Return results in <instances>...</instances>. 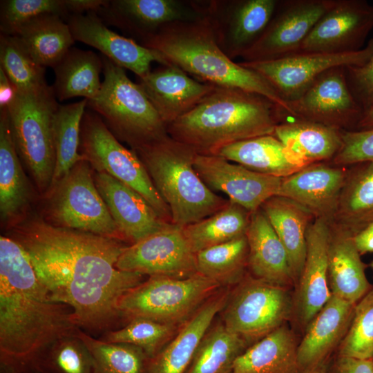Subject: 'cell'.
<instances>
[{
  "mask_svg": "<svg viewBox=\"0 0 373 373\" xmlns=\"http://www.w3.org/2000/svg\"><path fill=\"white\" fill-rule=\"evenodd\" d=\"M9 230L50 297L71 308L82 330L110 331L122 318L119 299L144 281V275L116 267L128 246L124 241L55 227L36 214H26Z\"/></svg>",
  "mask_w": 373,
  "mask_h": 373,
  "instance_id": "cell-1",
  "label": "cell"
},
{
  "mask_svg": "<svg viewBox=\"0 0 373 373\" xmlns=\"http://www.w3.org/2000/svg\"><path fill=\"white\" fill-rule=\"evenodd\" d=\"M79 329L71 308L50 297L22 247L1 236V373L35 367L54 343Z\"/></svg>",
  "mask_w": 373,
  "mask_h": 373,
  "instance_id": "cell-2",
  "label": "cell"
},
{
  "mask_svg": "<svg viewBox=\"0 0 373 373\" xmlns=\"http://www.w3.org/2000/svg\"><path fill=\"white\" fill-rule=\"evenodd\" d=\"M289 115L267 97L215 86L190 111L167 126L173 140L198 154L213 155L227 145L272 135Z\"/></svg>",
  "mask_w": 373,
  "mask_h": 373,
  "instance_id": "cell-3",
  "label": "cell"
},
{
  "mask_svg": "<svg viewBox=\"0 0 373 373\" xmlns=\"http://www.w3.org/2000/svg\"><path fill=\"white\" fill-rule=\"evenodd\" d=\"M143 44L158 52L167 65L178 66L201 82L260 95L292 115L287 102L262 75L234 62L224 52L208 15L195 21L164 26Z\"/></svg>",
  "mask_w": 373,
  "mask_h": 373,
  "instance_id": "cell-4",
  "label": "cell"
},
{
  "mask_svg": "<svg viewBox=\"0 0 373 373\" xmlns=\"http://www.w3.org/2000/svg\"><path fill=\"white\" fill-rule=\"evenodd\" d=\"M133 151L169 207L173 224L195 223L227 204L202 181L193 165L196 153L189 146L169 136Z\"/></svg>",
  "mask_w": 373,
  "mask_h": 373,
  "instance_id": "cell-5",
  "label": "cell"
},
{
  "mask_svg": "<svg viewBox=\"0 0 373 373\" xmlns=\"http://www.w3.org/2000/svg\"><path fill=\"white\" fill-rule=\"evenodd\" d=\"M102 59L104 81L87 106L132 150L168 137L166 125L141 86L128 77L123 68L104 56Z\"/></svg>",
  "mask_w": 373,
  "mask_h": 373,
  "instance_id": "cell-6",
  "label": "cell"
},
{
  "mask_svg": "<svg viewBox=\"0 0 373 373\" xmlns=\"http://www.w3.org/2000/svg\"><path fill=\"white\" fill-rule=\"evenodd\" d=\"M52 86L18 91L8 114L19 157L30 171L39 191L50 188L55 165L52 124L59 104Z\"/></svg>",
  "mask_w": 373,
  "mask_h": 373,
  "instance_id": "cell-7",
  "label": "cell"
},
{
  "mask_svg": "<svg viewBox=\"0 0 373 373\" xmlns=\"http://www.w3.org/2000/svg\"><path fill=\"white\" fill-rule=\"evenodd\" d=\"M84 158L44 195L41 216L48 223L124 241Z\"/></svg>",
  "mask_w": 373,
  "mask_h": 373,
  "instance_id": "cell-8",
  "label": "cell"
},
{
  "mask_svg": "<svg viewBox=\"0 0 373 373\" xmlns=\"http://www.w3.org/2000/svg\"><path fill=\"white\" fill-rule=\"evenodd\" d=\"M221 285L198 273L184 278L151 276L127 291L117 308L122 318H144L166 324L186 321Z\"/></svg>",
  "mask_w": 373,
  "mask_h": 373,
  "instance_id": "cell-9",
  "label": "cell"
},
{
  "mask_svg": "<svg viewBox=\"0 0 373 373\" xmlns=\"http://www.w3.org/2000/svg\"><path fill=\"white\" fill-rule=\"evenodd\" d=\"M79 151L95 171L104 172L135 190L164 220L171 223L169 208L138 155L119 142L96 113L84 114Z\"/></svg>",
  "mask_w": 373,
  "mask_h": 373,
  "instance_id": "cell-10",
  "label": "cell"
},
{
  "mask_svg": "<svg viewBox=\"0 0 373 373\" xmlns=\"http://www.w3.org/2000/svg\"><path fill=\"white\" fill-rule=\"evenodd\" d=\"M292 290L274 285L248 271L229 292L222 322L249 345L289 322Z\"/></svg>",
  "mask_w": 373,
  "mask_h": 373,
  "instance_id": "cell-11",
  "label": "cell"
},
{
  "mask_svg": "<svg viewBox=\"0 0 373 373\" xmlns=\"http://www.w3.org/2000/svg\"><path fill=\"white\" fill-rule=\"evenodd\" d=\"M373 54V39L360 50L340 54L297 52L277 59L240 64L262 75L287 102L299 97L325 71L337 66H360Z\"/></svg>",
  "mask_w": 373,
  "mask_h": 373,
  "instance_id": "cell-12",
  "label": "cell"
},
{
  "mask_svg": "<svg viewBox=\"0 0 373 373\" xmlns=\"http://www.w3.org/2000/svg\"><path fill=\"white\" fill-rule=\"evenodd\" d=\"M334 2V0L278 1L262 35L240 57L244 61H262L296 53Z\"/></svg>",
  "mask_w": 373,
  "mask_h": 373,
  "instance_id": "cell-13",
  "label": "cell"
},
{
  "mask_svg": "<svg viewBox=\"0 0 373 373\" xmlns=\"http://www.w3.org/2000/svg\"><path fill=\"white\" fill-rule=\"evenodd\" d=\"M116 267L149 276L184 278L197 274L195 254L183 227L173 224L129 245L118 258Z\"/></svg>",
  "mask_w": 373,
  "mask_h": 373,
  "instance_id": "cell-14",
  "label": "cell"
},
{
  "mask_svg": "<svg viewBox=\"0 0 373 373\" xmlns=\"http://www.w3.org/2000/svg\"><path fill=\"white\" fill-rule=\"evenodd\" d=\"M345 67L325 71L299 97L287 102L291 117L340 130H356L363 110L348 86Z\"/></svg>",
  "mask_w": 373,
  "mask_h": 373,
  "instance_id": "cell-15",
  "label": "cell"
},
{
  "mask_svg": "<svg viewBox=\"0 0 373 373\" xmlns=\"http://www.w3.org/2000/svg\"><path fill=\"white\" fill-rule=\"evenodd\" d=\"M329 223L316 218L307 230L305 260L292 290L289 323L296 333L303 334L332 296L327 278Z\"/></svg>",
  "mask_w": 373,
  "mask_h": 373,
  "instance_id": "cell-16",
  "label": "cell"
},
{
  "mask_svg": "<svg viewBox=\"0 0 373 373\" xmlns=\"http://www.w3.org/2000/svg\"><path fill=\"white\" fill-rule=\"evenodd\" d=\"M372 29L373 5L365 0H334L297 52L340 54L358 51L364 48Z\"/></svg>",
  "mask_w": 373,
  "mask_h": 373,
  "instance_id": "cell-17",
  "label": "cell"
},
{
  "mask_svg": "<svg viewBox=\"0 0 373 373\" xmlns=\"http://www.w3.org/2000/svg\"><path fill=\"white\" fill-rule=\"evenodd\" d=\"M193 165L210 189L225 193L230 201L251 213L279 195L281 178L251 171L222 157L196 153Z\"/></svg>",
  "mask_w": 373,
  "mask_h": 373,
  "instance_id": "cell-18",
  "label": "cell"
},
{
  "mask_svg": "<svg viewBox=\"0 0 373 373\" xmlns=\"http://www.w3.org/2000/svg\"><path fill=\"white\" fill-rule=\"evenodd\" d=\"M67 23L75 41L99 50L103 56L116 65L143 77L151 71V64L157 61L167 65L156 50L149 48L110 30L93 12L68 17Z\"/></svg>",
  "mask_w": 373,
  "mask_h": 373,
  "instance_id": "cell-19",
  "label": "cell"
},
{
  "mask_svg": "<svg viewBox=\"0 0 373 373\" xmlns=\"http://www.w3.org/2000/svg\"><path fill=\"white\" fill-rule=\"evenodd\" d=\"M346 166L327 162L313 163L282 178L278 195L307 209L316 218L332 222L347 173Z\"/></svg>",
  "mask_w": 373,
  "mask_h": 373,
  "instance_id": "cell-20",
  "label": "cell"
},
{
  "mask_svg": "<svg viewBox=\"0 0 373 373\" xmlns=\"http://www.w3.org/2000/svg\"><path fill=\"white\" fill-rule=\"evenodd\" d=\"M94 180L124 242L130 245L168 228L164 220L137 192L104 172L95 171Z\"/></svg>",
  "mask_w": 373,
  "mask_h": 373,
  "instance_id": "cell-21",
  "label": "cell"
},
{
  "mask_svg": "<svg viewBox=\"0 0 373 373\" xmlns=\"http://www.w3.org/2000/svg\"><path fill=\"white\" fill-rule=\"evenodd\" d=\"M95 13L104 22L139 34L144 39L164 26L206 16L175 0H113Z\"/></svg>",
  "mask_w": 373,
  "mask_h": 373,
  "instance_id": "cell-22",
  "label": "cell"
},
{
  "mask_svg": "<svg viewBox=\"0 0 373 373\" xmlns=\"http://www.w3.org/2000/svg\"><path fill=\"white\" fill-rule=\"evenodd\" d=\"M356 305L332 294L298 343L297 358L301 373L329 362L348 331Z\"/></svg>",
  "mask_w": 373,
  "mask_h": 373,
  "instance_id": "cell-23",
  "label": "cell"
},
{
  "mask_svg": "<svg viewBox=\"0 0 373 373\" xmlns=\"http://www.w3.org/2000/svg\"><path fill=\"white\" fill-rule=\"evenodd\" d=\"M147 97L166 126L194 108L215 87L166 65L138 78Z\"/></svg>",
  "mask_w": 373,
  "mask_h": 373,
  "instance_id": "cell-24",
  "label": "cell"
},
{
  "mask_svg": "<svg viewBox=\"0 0 373 373\" xmlns=\"http://www.w3.org/2000/svg\"><path fill=\"white\" fill-rule=\"evenodd\" d=\"M230 291H218L206 300L154 356L149 358L146 373H185L215 316L226 305Z\"/></svg>",
  "mask_w": 373,
  "mask_h": 373,
  "instance_id": "cell-25",
  "label": "cell"
},
{
  "mask_svg": "<svg viewBox=\"0 0 373 373\" xmlns=\"http://www.w3.org/2000/svg\"><path fill=\"white\" fill-rule=\"evenodd\" d=\"M245 236L248 272L258 279L293 290L295 284L287 251L260 208L251 213Z\"/></svg>",
  "mask_w": 373,
  "mask_h": 373,
  "instance_id": "cell-26",
  "label": "cell"
},
{
  "mask_svg": "<svg viewBox=\"0 0 373 373\" xmlns=\"http://www.w3.org/2000/svg\"><path fill=\"white\" fill-rule=\"evenodd\" d=\"M327 278L332 294L353 304L373 287L354 236L333 222L329 223Z\"/></svg>",
  "mask_w": 373,
  "mask_h": 373,
  "instance_id": "cell-27",
  "label": "cell"
},
{
  "mask_svg": "<svg viewBox=\"0 0 373 373\" xmlns=\"http://www.w3.org/2000/svg\"><path fill=\"white\" fill-rule=\"evenodd\" d=\"M213 155L222 157L251 171L281 178L312 164L272 135L227 145L218 150Z\"/></svg>",
  "mask_w": 373,
  "mask_h": 373,
  "instance_id": "cell-28",
  "label": "cell"
},
{
  "mask_svg": "<svg viewBox=\"0 0 373 373\" xmlns=\"http://www.w3.org/2000/svg\"><path fill=\"white\" fill-rule=\"evenodd\" d=\"M33 191L19 160L10 127L8 109L0 110V216L13 225L23 218Z\"/></svg>",
  "mask_w": 373,
  "mask_h": 373,
  "instance_id": "cell-29",
  "label": "cell"
},
{
  "mask_svg": "<svg viewBox=\"0 0 373 373\" xmlns=\"http://www.w3.org/2000/svg\"><path fill=\"white\" fill-rule=\"evenodd\" d=\"M297 333L288 323L248 347L229 373H301Z\"/></svg>",
  "mask_w": 373,
  "mask_h": 373,
  "instance_id": "cell-30",
  "label": "cell"
},
{
  "mask_svg": "<svg viewBox=\"0 0 373 373\" xmlns=\"http://www.w3.org/2000/svg\"><path fill=\"white\" fill-rule=\"evenodd\" d=\"M260 209L287 251L296 285L305 260L307 230L315 218L307 209L281 195L269 198Z\"/></svg>",
  "mask_w": 373,
  "mask_h": 373,
  "instance_id": "cell-31",
  "label": "cell"
},
{
  "mask_svg": "<svg viewBox=\"0 0 373 373\" xmlns=\"http://www.w3.org/2000/svg\"><path fill=\"white\" fill-rule=\"evenodd\" d=\"M288 117L277 124L274 135L312 164L331 162L342 146V130Z\"/></svg>",
  "mask_w": 373,
  "mask_h": 373,
  "instance_id": "cell-32",
  "label": "cell"
},
{
  "mask_svg": "<svg viewBox=\"0 0 373 373\" xmlns=\"http://www.w3.org/2000/svg\"><path fill=\"white\" fill-rule=\"evenodd\" d=\"M373 222V162L347 170L333 222L353 236Z\"/></svg>",
  "mask_w": 373,
  "mask_h": 373,
  "instance_id": "cell-33",
  "label": "cell"
},
{
  "mask_svg": "<svg viewBox=\"0 0 373 373\" xmlns=\"http://www.w3.org/2000/svg\"><path fill=\"white\" fill-rule=\"evenodd\" d=\"M278 3V0H240L231 3L227 13L225 36L220 38L225 41L224 52L231 59L241 56L260 38Z\"/></svg>",
  "mask_w": 373,
  "mask_h": 373,
  "instance_id": "cell-34",
  "label": "cell"
},
{
  "mask_svg": "<svg viewBox=\"0 0 373 373\" xmlns=\"http://www.w3.org/2000/svg\"><path fill=\"white\" fill-rule=\"evenodd\" d=\"M52 68L55 80L52 87L59 101L76 97L90 100L100 90L102 59L91 50L70 48Z\"/></svg>",
  "mask_w": 373,
  "mask_h": 373,
  "instance_id": "cell-35",
  "label": "cell"
},
{
  "mask_svg": "<svg viewBox=\"0 0 373 373\" xmlns=\"http://www.w3.org/2000/svg\"><path fill=\"white\" fill-rule=\"evenodd\" d=\"M15 36L20 39L33 59L44 68H53L75 41L68 23L55 14H46L32 19Z\"/></svg>",
  "mask_w": 373,
  "mask_h": 373,
  "instance_id": "cell-36",
  "label": "cell"
},
{
  "mask_svg": "<svg viewBox=\"0 0 373 373\" xmlns=\"http://www.w3.org/2000/svg\"><path fill=\"white\" fill-rule=\"evenodd\" d=\"M251 213L230 201L220 210L195 223L183 227L193 250L198 251L245 236Z\"/></svg>",
  "mask_w": 373,
  "mask_h": 373,
  "instance_id": "cell-37",
  "label": "cell"
},
{
  "mask_svg": "<svg viewBox=\"0 0 373 373\" xmlns=\"http://www.w3.org/2000/svg\"><path fill=\"white\" fill-rule=\"evenodd\" d=\"M250 345L219 322L202 338L185 373H229L236 359Z\"/></svg>",
  "mask_w": 373,
  "mask_h": 373,
  "instance_id": "cell-38",
  "label": "cell"
},
{
  "mask_svg": "<svg viewBox=\"0 0 373 373\" xmlns=\"http://www.w3.org/2000/svg\"><path fill=\"white\" fill-rule=\"evenodd\" d=\"M87 105L88 99H83L75 103L59 105L55 113L52 133L55 165L50 188L84 159L79 150L81 124Z\"/></svg>",
  "mask_w": 373,
  "mask_h": 373,
  "instance_id": "cell-39",
  "label": "cell"
},
{
  "mask_svg": "<svg viewBox=\"0 0 373 373\" xmlns=\"http://www.w3.org/2000/svg\"><path fill=\"white\" fill-rule=\"evenodd\" d=\"M246 236L202 249L195 254L197 273L221 286L235 285L247 272Z\"/></svg>",
  "mask_w": 373,
  "mask_h": 373,
  "instance_id": "cell-40",
  "label": "cell"
},
{
  "mask_svg": "<svg viewBox=\"0 0 373 373\" xmlns=\"http://www.w3.org/2000/svg\"><path fill=\"white\" fill-rule=\"evenodd\" d=\"M77 335L92 354L93 373H146L149 357L140 347L106 342L82 329Z\"/></svg>",
  "mask_w": 373,
  "mask_h": 373,
  "instance_id": "cell-41",
  "label": "cell"
},
{
  "mask_svg": "<svg viewBox=\"0 0 373 373\" xmlns=\"http://www.w3.org/2000/svg\"><path fill=\"white\" fill-rule=\"evenodd\" d=\"M0 68L18 91H28L46 84L45 68L31 57L17 36L0 35Z\"/></svg>",
  "mask_w": 373,
  "mask_h": 373,
  "instance_id": "cell-42",
  "label": "cell"
},
{
  "mask_svg": "<svg viewBox=\"0 0 373 373\" xmlns=\"http://www.w3.org/2000/svg\"><path fill=\"white\" fill-rule=\"evenodd\" d=\"M177 327L176 325L135 318L128 321L121 328L105 332L100 339L109 343L135 345L142 349L150 358L175 335Z\"/></svg>",
  "mask_w": 373,
  "mask_h": 373,
  "instance_id": "cell-43",
  "label": "cell"
},
{
  "mask_svg": "<svg viewBox=\"0 0 373 373\" xmlns=\"http://www.w3.org/2000/svg\"><path fill=\"white\" fill-rule=\"evenodd\" d=\"M77 333L54 343L33 368L45 373H93L92 354Z\"/></svg>",
  "mask_w": 373,
  "mask_h": 373,
  "instance_id": "cell-44",
  "label": "cell"
},
{
  "mask_svg": "<svg viewBox=\"0 0 373 373\" xmlns=\"http://www.w3.org/2000/svg\"><path fill=\"white\" fill-rule=\"evenodd\" d=\"M336 354L373 358V287L356 303L352 321Z\"/></svg>",
  "mask_w": 373,
  "mask_h": 373,
  "instance_id": "cell-45",
  "label": "cell"
},
{
  "mask_svg": "<svg viewBox=\"0 0 373 373\" xmlns=\"http://www.w3.org/2000/svg\"><path fill=\"white\" fill-rule=\"evenodd\" d=\"M46 14L68 16L65 0L1 1V34L15 36L24 24Z\"/></svg>",
  "mask_w": 373,
  "mask_h": 373,
  "instance_id": "cell-46",
  "label": "cell"
},
{
  "mask_svg": "<svg viewBox=\"0 0 373 373\" xmlns=\"http://www.w3.org/2000/svg\"><path fill=\"white\" fill-rule=\"evenodd\" d=\"M343 144L331 161L336 166H347L373 162V128L342 130Z\"/></svg>",
  "mask_w": 373,
  "mask_h": 373,
  "instance_id": "cell-47",
  "label": "cell"
},
{
  "mask_svg": "<svg viewBox=\"0 0 373 373\" xmlns=\"http://www.w3.org/2000/svg\"><path fill=\"white\" fill-rule=\"evenodd\" d=\"M345 74L350 91L363 110L373 105V54L360 66H346Z\"/></svg>",
  "mask_w": 373,
  "mask_h": 373,
  "instance_id": "cell-48",
  "label": "cell"
},
{
  "mask_svg": "<svg viewBox=\"0 0 373 373\" xmlns=\"http://www.w3.org/2000/svg\"><path fill=\"white\" fill-rule=\"evenodd\" d=\"M325 373H373V360L336 354Z\"/></svg>",
  "mask_w": 373,
  "mask_h": 373,
  "instance_id": "cell-49",
  "label": "cell"
},
{
  "mask_svg": "<svg viewBox=\"0 0 373 373\" xmlns=\"http://www.w3.org/2000/svg\"><path fill=\"white\" fill-rule=\"evenodd\" d=\"M107 0H65L66 10L71 15L82 14L84 12H97L106 6Z\"/></svg>",
  "mask_w": 373,
  "mask_h": 373,
  "instance_id": "cell-50",
  "label": "cell"
},
{
  "mask_svg": "<svg viewBox=\"0 0 373 373\" xmlns=\"http://www.w3.org/2000/svg\"><path fill=\"white\" fill-rule=\"evenodd\" d=\"M17 89L0 68V110L8 108L15 100Z\"/></svg>",
  "mask_w": 373,
  "mask_h": 373,
  "instance_id": "cell-51",
  "label": "cell"
},
{
  "mask_svg": "<svg viewBox=\"0 0 373 373\" xmlns=\"http://www.w3.org/2000/svg\"><path fill=\"white\" fill-rule=\"evenodd\" d=\"M354 242L361 255L373 253V222L354 236Z\"/></svg>",
  "mask_w": 373,
  "mask_h": 373,
  "instance_id": "cell-52",
  "label": "cell"
},
{
  "mask_svg": "<svg viewBox=\"0 0 373 373\" xmlns=\"http://www.w3.org/2000/svg\"><path fill=\"white\" fill-rule=\"evenodd\" d=\"M373 128V105L363 112L356 130L370 129Z\"/></svg>",
  "mask_w": 373,
  "mask_h": 373,
  "instance_id": "cell-53",
  "label": "cell"
},
{
  "mask_svg": "<svg viewBox=\"0 0 373 373\" xmlns=\"http://www.w3.org/2000/svg\"><path fill=\"white\" fill-rule=\"evenodd\" d=\"M328 363L323 364L307 373H325Z\"/></svg>",
  "mask_w": 373,
  "mask_h": 373,
  "instance_id": "cell-54",
  "label": "cell"
},
{
  "mask_svg": "<svg viewBox=\"0 0 373 373\" xmlns=\"http://www.w3.org/2000/svg\"><path fill=\"white\" fill-rule=\"evenodd\" d=\"M24 373H45L42 370L37 368H30L26 371Z\"/></svg>",
  "mask_w": 373,
  "mask_h": 373,
  "instance_id": "cell-55",
  "label": "cell"
},
{
  "mask_svg": "<svg viewBox=\"0 0 373 373\" xmlns=\"http://www.w3.org/2000/svg\"><path fill=\"white\" fill-rule=\"evenodd\" d=\"M370 266L373 269V261L370 262Z\"/></svg>",
  "mask_w": 373,
  "mask_h": 373,
  "instance_id": "cell-56",
  "label": "cell"
},
{
  "mask_svg": "<svg viewBox=\"0 0 373 373\" xmlns=\"http://www.w3.org/2000/svg\"><path fill=\"white\" fill-rule=\"evenodd\" d=\"M372 360H373V358H372Z\"/></svg>",
  "mask_w": 373,
  "mask_h": 373,
  "instance_id": "cell-57",
  "label": "cell"
}]
</instances>
